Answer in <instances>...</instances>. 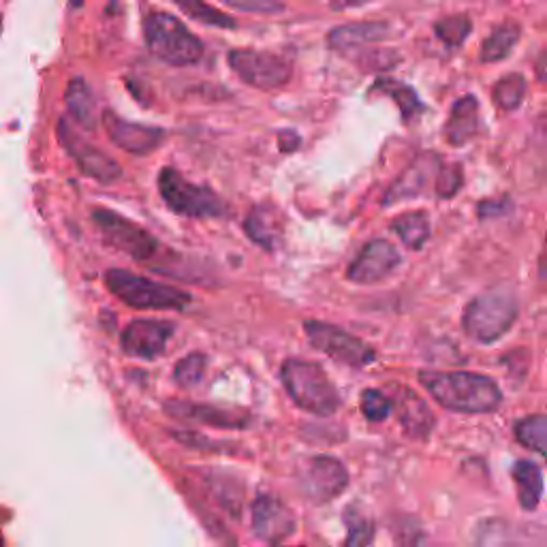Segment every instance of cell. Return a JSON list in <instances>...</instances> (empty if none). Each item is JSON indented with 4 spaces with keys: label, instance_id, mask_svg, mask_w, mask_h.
Masks as SVG:
<instances>
[{
    "label": "cell",
    "instance_id": "cell-1",
    "mask_svg": "<svg viewBox=\"0 0 547 547\" xmlns=\"http://www.w3.org/2000/svg\"><path fill=\"white\" fill-rule=\"evenodd\" d=\"M419 381L436 402L453 413H494L503 404L500 387L486 374L421 370Z\"/></svg>",
    "mask_w": 547,
    "mask_h": 547
},
{
    "label": "cell",
    "instance_id": "cell-2",
    "mask_svg": "<svg viewBox=\"0 0 547 547\" xmlns=\"http://www.w3.org/2000/svg\"><path fill=\"white\" fill-rule=\"evenodd\" d=\"M280 379H283L289 398L300 409L319 417H330L340 409L342 400L338 389L319 364L295 357L287 359L280 368Z\"/></svg>",
    "mask_w": 547,
    "mask_h": 547
},
{
    "label": "cell",
    "instance_id": "cell-3",
    "mask_svg": "<svg viewBox=\"0 0 547 547\" xmlns=\"http://www.w3.org/2000/svg\"><path fill=\"white\" fill-rule=\"evenodd\" d=\"M144 39L152 56L171 67H189L201 60L203 43L176 15L152 11L144 20Z\"/></svg>",
    "mask_w": 547,
    "mask_h": 547
},
{
    "label": "cell",
    "instance_id": "cell-4",
    "mask_svg": "<svg viewBox=\"0 0 547 547\" xmlns=\"http://www.w3.org/2000/svg\"><path fill=\"white\" fill-rule=\"evenodd\" d=\"M105 285L122 304L139 310H184L193 302L191 293L127 270H107Z\"/></svg>",
    "mask_w": 547,
    "mask_h": 547
},
{
    "label": "cell",
    "instance_id": "cell-5",
    "mask_svg": "<svg viewBox=\"0 0 547 547\" xmlns=\"http://www.w3.org/2000/svg\"><path fill=\"white\" fill-rule=\"evenodd\" d=\"M515 321H518V302H515L513 295L490 291L468 304L462 317V327L468 336L481 342V345H492L511 330Z\"/></svg>",
    "mask_w": 547,
    "mask_h": 547
},
{
    "label": "cell",
    "instance_id": "cell-6",
    "mask_svg": "<svg viewBox=\"0 0 547 547\" xmlns=\"http://www.w3.org/2000/svg\"><path fill=\"white\" fill-rule=\"evenodd\" d=\"M159 191L167 208L189 218H223L227 203L210 186L193 184L180 176V171L165 167L159 176Z\"/></svg>",
    "mask_w": 547,
    "mask_h": 547
},
{
    "label": "cell",
    "instance_id": "cell-7",
    "mask_svg": "<svg viewBox=\"0 0 547 547\" xmlns=\"http://www.w3.org/2000/svg\"><path fill=\"white\" fill-rule=\"evenodd\" d=\"M304 334L310 340L312 349L321 351L323 355L336 359V362L351 366V368H366L374 362L372 347H368L364 340L357 336L340 330V327L323 321H306L304 323Z\"/></svg>",
    "mask_w": 547,
    "mask_h": 547
},
{
    "label": "cell",
    "instance_id": "cell-8",
    "mask_svg": "<svg viewBox=\"0 0 547 547\" xmlns=\"http://www.w3.org/2000/svg\"><path fill=\"white\" fill-rule=\"evenodd\" d=\"M231 71L240 80L257 90H278L289 84L291 65L289 60L261 50H231L227 56Z\"/></svg>",
    "mask_w": 547,
    "mask_h": 547
},
{
    "label": "cell",
    "instance_id": "cell-9",
    "mask_svg": "<svg viewBox=\"0 0 547 547\" xmlns=\"http://www.w3.org/2000/svg\"><path fill=\"white\" fill-rule=\"evenodd\" d=\"M92 221H95L107 244H112L129 257L137 261H148L159 255V240L150 236L146 229L129 221V218L120 216L118 212L95 210L92 212Z\"/></svg>",
    "mask_w": 547,
    "mask_h": 547
},
{
    "label": "cell",
    "instance_id": "cell-10",
    "mask_svg": "<svg viewBox=\"0 0 547 547\" xmlns=\"http://www.w3.org/2000/svg\"><path fill=\"white\" fill-rule=\"evenodd\" d=\"M298 483L310 503L323 505L349 488V471L338 458L315 456L300 466Z\"/></svg>",
    "mask_w": 547,
    "mask_h": 547
},
{
    "label": "cell",
    "instance_id": "cell-11",
    "mask_svg": "<svg viewBox=\"0 0 547 547\" xmlns=\"http://www.w3.org/2000/svg\"><path fill=\"white\" fill-rule=\"evenodd\" d=\"M58 142L69 152L71 159L82 169V174L97 180L101 184H112L122 176V167L107 156L97 146L90 142L73 129V124L67 118H60L58 122Z\"/></svg>",
    "mask_w": 547,
    "mask_h": 547
},
{
    "label": "cell",
    "instance_id": "cell-12",
    "mask_svg": "<svg viewBox=\"0 0 547 547\" xmlns=\"http://www.w3.org/2000/svg\"><path fill=\"white\" fill-rule=\"evenodd\" d=\"M400 263L402 257L398 253V248L394 244H389L387 240L377 238L370 240L362 250H359V255L349 265L347 278L357 285H374L392 276Z\"/></svg>",
    "mask_w": 547,
    "mask_h": 547
},
{
    "label": "cell",
    "instance_id": "cell-13",
    "mask_svg": "<svg viewBox=\"0 0 547 547\" xmlns=\"http://www.w3.org/2000/svg\"><path fill=\"white\" fill-rule=\"evenodd\" d=\"M174 332L176 327L169 321L137 319L122 330L120 345L127 355L150 362V359H156L165 353L167 340L174 336Z\"/></svg>",
    "mask_w": 547,
    "mask_h": 547
},
{
    "label": "cell",
    "instance_id": "cell-14",
    "mask_svg": "<svg viewBox=\"0 0 547 547\" xmlns=\"http://www.w3.org/2000/svg\"><path fill=\"white\" fill-rule=\"evenodd\" d=\"M165 409L171 417L182 419V421H191V424L210 426V428L246 430L250 424H253V417H250L246 411L225 409V406H214V404L171 400L165 404Z\"/></svg>",
    "mask_w": 547,
    "mask_h": 547
},
{
    "label": "cell",
    "instance_id": "cell-15",
    "mask_svg": "<svg viewBox=\"0 0 547 547\" xmlns=\"http://www.w3.org/2000/svg\"><path fill=\"white\" fill-rule=\"evenodd\" d=\"M441 167H443V159L436 152L419 154L417 159L404 169V174L392 184V189L387 191L383 203L385 206H394V203L426 195L428 186L430 184L434 186Z\"/></svg>",
    "mask_w": 547,
    "mask_h": 547
},
{
    "label": "cell",
    "instance_id": "cell-16",
    "mask_svg": "<svg viewBox=\"0 0 547 547\" xmlns=\"http://www.w3.org/2000/svg\"><path fill=\"white\" fill-rule=\"evenodd\" d=\"M295 515L293 511L278 500L276 496L261 494L253 503V530L265 543H283L295 533Z\"/></svg>",
    "mask_w": 547,
    "mask_h": 547
},
{
    "label": "cell",
    "instance_id": "cell-17",
    "mask_svg": "<svg viewBox=\"0 0 547 547\" xmlns=\"http://www.w3.org/2000/svg\"><path fill=\"white\" fill-rule=\"evenodd\" d=\"M103 127L107 131V137L112 139V144L118 146L120 150L137 154V156H146L148 152L156 150L163 142V131L156 127H146V124H137L129 122L114 112H103L101 116Z\"/></svg>",
    "mask_w": 547,
    "mask_h": 547
},
{
    "label": "cell",
    "instance_id": "cell-18",
    "mask_svg": "<svg viewBox=\"0 0 547 547\" xmlns=\"http://www.w3.org/2000/svg\"><path fill=\"white\" fill-rule=\"evenodd\" d=\"M396 392L398 394L392 398V411L398 413L404 432L415 441L430 439L436 419L428 402L419 394H415L413 389L396 387Z\"/></svg>",
    "mask_w": 547,
    "mask_h": 547
},
{
    "label": "cell",
    "instance_id": "cell-19",
    "mask_svg": "<svg viewBox=\"0 0 547 547\" xmlns=\"http://www.w3.org/2000/svg\"><path fill=\"white\" fill-rule=\"evenodd\" d=\"M479 133V103L473 95H466L451 107L449 120L443 129V135L449 146H466Z\"/></svg>",
    "mask_w": 547,
    "mask_h": 547
},
{
    "label": "cell",
    "instance_id": "cell-20",
    "mask_svg": "<svg viewBox=\"0 0 547 547\" xmlns=\"http://www.w3.org/2000/svg\"><path fill=\"white\" fill-rule=\"evenodd\" d=\"M389 37V26L385 22H357L336 26L330 35H327V45L336 52H351L359 45L379 43Z\"/></svg>",
    "mask_w": 547,
    "mask_h": 547
},
{
    "label": "cell",
    "instance_id": "cell-21",
    "mask_svg": "<svg viewBox=\"0 0 547 547\" xmlns=\"http://www.w3.org/2000/svg\"><path fill=\"white\" fill-rule=\"evenodd\" d=\"M65 103L69 109V116L80 124L86 131L97 129V99L92 95L90 86L82 80V77H73L65 92Z\"/></svg>",
    "mask_w": 547,
    "mask_h": 547
},
{
    "label": "cell",
    "instance_id": "cell-22",
    "mask_svg": "<svg viewBox=\"0 0 547 547\" xmlns=\"http://www.w3.org/2000/svg\"><path fill=\"white\" fill-rule=\"evenodd\" d=\"M244 229L255 244L263 246L265 250H272L278 240L283 238V218L272 208H255L248 214Z\"/></svg>",
    "mask_w": 547,
    "mask_h": 547
},
{
    "label": "cell",
    "instance_id": "cell-23",
    "mask_svg": "<svg viewBox=\"0 0 547 547\" xmlns=\"http://www.w3.org/2000/svg\"><path fill=\"white\" fill-rule=\"evenodd\" d=\"M513 479L518 483L520 505L526 511H535L543 496V473L541 468L530 460H518L513 466Z\"/></svg>",
    "mask_w": 547,
    "mask_h": 547
},
{
    "label": "cell",
    "instance_id": "cell-24",
    "mask_svg": "<svg viewBox=\"0 0 547 547\" xmlns=\"http://www.w3.org/2000/svg\"><path fill=\"white\" fill-rule=\"evenodd\" d=\"M372 90L381 92V95H385L389 99H394L398 103V109H400L404 122H413L417 116L426 112V107L419 101L417 92L411 86H406L398 80H392V77H381V80L374 82Z\"/></svg>",
    "mask_w": 547,
    "mask_h": 547
},
{
    "label": "cell",
    "instance_id": "cell-25",
    "mask_svg": "<svg viewBox=\"0 0 547 547\" xmlns=\"http://www.w3.org/2000/svg\"><path fill=\"white\" fill-rule=\"evenodd\" d=\"M520 35H522V30L515 22H507V24H500L498 28H494L481 45V52H479L481 62H488L490 65V62L505 60L513 52L515 45H518Z\"/></svg>",
    "mask_w": 547,
    "mask_h": 547
},
{
    "label": "cell",
    "instance_id": "cell-26",
    "mask_svg": "<svg viewBox=\"0 0 547 547\" xmlns=\"http://www.w3.org/2000/svg\"><path fill=\"white\" fill-rule=\"evenodd\" d=\"M392 229L398 233L404 246L421 250L430 238V218L426 212H406L394 218Z\"/></svg>",
    "mask_w": 547,
    "mask_h": 547
},
{
    "label": "cell",
    "instance_id": "cell-27",
    "mask_svg": "<svg viewBox=\"0 0 547 547\" xmlns=\"http://www.w3.org/2000/svg\"><path fill=\"white\" fill-rule=\"evenodd\" d=\"M526 97V77L520 73H509L494 84L492 88V99L494 103L505 109V112H513L522 105Z\"/></svg>",
    "mask_w": 547,
    "mask_h": 547
},
{
    "label": "cell",
    "instance_id": "cell-28",
    "mask_svg": "<svg viewBox=\"0 0 547 547\" xmlns=\"http://www.w3.org/2000/svg\"><path fill=\"white\" fill-rule=\"evenodd\" d=\"M171 3H176L195 22L212 28H236V20L231 15L214 9L206 0H171Z\"/></svg>",
    "mask_w": 547,
    "mask_h": 547
},
{
    "label": "cell",
    "instance_id": "cell-29",
    "mask_svg": "<svg viewBox=\"0 0 547 547\" xmlns=\"http://www.w3.org/2000/svg\"><path fill=\"white\" fill-rule=\"evenodd\" d=\"M434 33L441 43L447 45V48H460V45L471 37L473 22L468 15H462V13L447 15V18L434 24Z\"/></svg>",
    "mask_w": 547,
    "mask_h": 547
},
{
    "label": "cell",
    "instance_id": "cell-30",
    "mask_svg": "<svg viewBox=\"0 0 547 547\" xmlns=\"http://www.w3.org/2000/svg\"><path fill=\"white\" fill-rule=\"evenodd\" d=\"M515 439H518L524 447L533 449L537 453H545L547 445V419L543 413L524 417L522 421L515 424Z\"/></svg>",
    "mask_w": 547,
    "mask_h": 547
},
{
    "label": "cell",
    "instance_id": "cell-31",
    "mask_svg": "<svg viewBox=\"0 0 547 547\" xmlns=\"http://www.w3.org/2000/svg\"><path fill=\"white\" fill-rule=\"evenodd\" d=\"M206 368H208V357L203 353L186 355L174 368V381L180 387H193V385L201 383L203 374H206Z\"/></svg>",
    "mask_w": 547,
    "mask_h": 547
},
{
    "label": "cell",
    "instance_id": "cell-32",
    "mask_svg": "<svg viewBox=\"0 0 547 547\" xmlns=\"http://www.w3.org/2000/svg\"><path fill=\"white\" fill-rule=\"evenodd\" d=\"M464 184V171L460 165H445L439 169V176L434 182V191L441 199L456 197Z\"/></svg>",
    "mask_w": 547,
    "mask_h": 547
},
{
    "label": "cell",
    "instance_id": "cell-33",
    "mask_svg": "<svg viewBox=\"0 0 547 547\" xmlns=\"http://www.w3.org/2000/svg\"><path fill=\"white\" fill-rule=\"evenodd\" d=\"M362 411L368 421H385L392 415V400H389L379 389H366L362 394Z\"/></svg>",
    "mask_w": 547,
    "mask_h": 547
},
{
    "label": "cell",
    "instance_id": "cell-34",
    "mask_svg": "<svg viewBox=\"0 0 547 547\" xmlns=\"http://www.w3.org/2000/svg\"><path fill=\"white\" fill-rule=\"evenodd\" d=\"M345 524L349 528V535H347V541H345L347 545H368L372 541L374 526L359 511L349 509L347 515H345Z\"/></svg>",
    "mask_w": 547,
    "mask_h": 547
},
{
    "label": "cell",
    "instance_id": "cell-35",
    "mask_svg": "<svg viewBox=\"0 0 547 547\" xmlns=\"http://www.w3.org/2000/svg\"><path fill=\"white\" fill-rule=\"evenodd\" d=\"M223 3L248 13H278L283 11L280 0H223Z\"/></svg>",
    "mask_w": 547,
    "mask_h": 547
},
{
    "label": "cell",
    "instance_id": "cell-36",
    "mask_svg": "<svg viewBox=\"0 0 547 547\" xmlns=\"http://www.w3.org/2000/svg\"><path fill=\"white\" fill-rule=\"evenodd\" d=\"M511 210V201L509 199H488V201H481L479 208H477V214L481 218H494V216H503Z\"/></svg>",
    "mask_w": 547,
    "mask_h": 547
},
{
    "label": "cell",
    "instance_id": "cell-37",
    "mask_svg": "<svg viewBox=\"0 0 547 547\" xmlns=\"http://www.w3.org/2000/svg\"><path fill=\"white\" fill-rule=\"evenodd\" d=\"M300 146V137L291 133V131H283L280 133V148H283L285 152H291Z\"/></svg>",
    "mask_w": 547,
    "mask_h": 547
},
{
    "label": "cell",
    "instance_id": "cell-38",
    "mask_svg": "<svg viewBox=\"0 0 547 547\" xmlns=\"http://www.w3.org/2000/svg\"><path fill=\"white\" fill-rule=\"evenodd\" d=\"M364 3H370V0H330V5H332L336 11L349 9V7H357V5H364Z\"/></svg>",
    "mask_w": 547,
    "mask_h": 547
}]
</instances>
